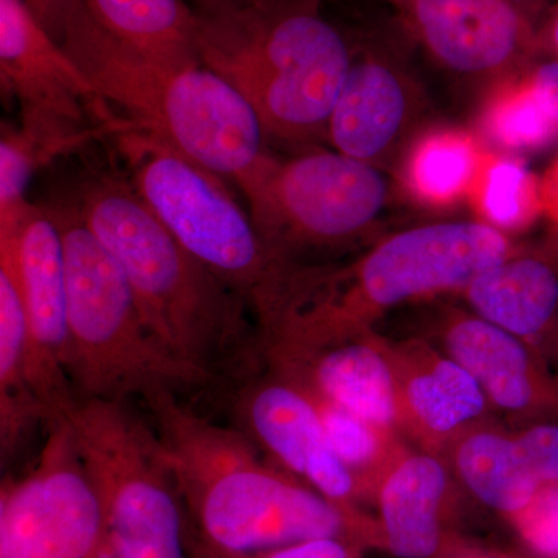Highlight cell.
I'll use <instances>...</instances> for the list:
<instances>
[{
	"instance_id": "14",
	"label": "cell",
	"mask_w": 558,
	"mask_h": 558,
	"mask_svg": "<svg viewBox=\"0 0 558 558\" xmlns=\"http://www.w3.org/2000/svg\"><path fill=\"white\" fill-rule=\"evenodd\" d=\"M0 238L13 242L31 332L32 388L49 424L76 400L68 376V275L61 227L53 207L31 204L16 229L0 231Z\"/></svg>"
},
{
	"instance_id": "29",
	"label": "cell",
	"mask_w": 558,
	"mask_h": 558,
	"mask_svg": "<svg viewBox=\"0 0 558 558\" xmlns=\"http://www.w3.org/2000/svg\"><path fill=\"white\" fill-rule=\"evenodd\" d=\"M515 517L532 548L545 557L558 558V486L542 488Z\"/></svg>"
},
{
	"instance_id": "19",
	"label": "cell",
	"mask_w": 558,
	"mask_h": 558,
	"mask_svg": "<svg viewBox=\"0 0 558 558\" xmlns=\"http://www.w3.org/2000/svg\"><path fill=\"white\" fill-rule=\"evenodd\" d=\"M473 314L532 347L553 343L558 329V230L512 253L464 290Z\"/></svg>"
},
{
	"instance_id": "9",
	"label": "cell",
	"mask_w": 558,
	"mask_h": 558,
	"mask_svg": "<svg viewBox=\"0 0 558 558\" xmlns=\"http://www.w3.org/2000/svg\"><path fill=\"white\" fill-rule=\"evenodd\" d=\"M264 240L286 259L314 250L354 244L368 236L389 197L379 168L336 149L270 157L240 186Z\"/></svg>"
},
{
	"instance_id": "31",
	"label": "cell",
	"mask_w": 558,
	"mask_h": 558,
	"mask_svg": "<svg viewBox=\"0 0 558 558\" xmlns=\"http://www.w3.org/2000/svg\"><path fill=\"white\" fill-rule=\"evenodd\" d=\"M537 57L558 60V0H553L537 25Z\"/></svg>"
},
{
	"instance_id": "35",
	"label": "cell",
	"mask_w": 558,
	"mask_h": 558,
	"mask_svg": "<svg viewBox=\"0 0 558 558\" xmlns=\"http://www.w3.org/2000/svg\"><path fill=\"white\" fill-rule=\"evenodd\" d=\"M32 13L51 32L54 0H24Z\"/></svg>"
},
{
	"instance_id": "13",
	"label": "cell",
	"mask_w": 558,
	"mask_h": 558,
	"mask_svg": "<svg viewBox=\"0 0 558 558\" xmlns=\"http://www.w3.org/2000/svg\"><path fill=\"white\" fill-rule=\"evenodd\" d=\"M403 31L442 68L512 78L537 60L539 17L519 0H389Z\"/></svg>"
},
{
	"instance_id": "20",
	"label": "cell",
	"mask_w": 558,
	"mask_h": 558,
	"mask_svg": "<svg viewBox=\"0 0 558 558\" xmlns=\"http://www.w3.org/2000/svg\"><path fill=\"white\" fill-rule=\"evenodd\" d=\"M447 488L449 470L429 451H407L388 470L377 495L385 538L395 556L428 558L436 553Z\"/></svg>"
},
{
	"instance_id": "30",
	"label": "cell",
	"mask_w": 558,
	"mask_h": 558,
	"mask_svg": "<svg viewBox=\"0 0 558 558\" xmlns=\"http://www.w3.org/2000/svg\"><path fill=\"white\" fill-rule=\"evenodd\" d=\"M191 558H352L347 539L315 538L253 554H216L191 545Z\"/></svg>"
},
{
	"instance_id": "22",
	"label": "cell",
	"mask_w": 558,
	"mask_h": 558,
	"mask_svg": "<svg viewBox=\"0 0 558 558\" xmlns=\"http://www.w3.org/2000/svg\"><path fill=\"white\" fill-rule=\"evenodd\" d=\"M449 450L459 480L499 512L517 515L546 487L521 433L509 435L478 424L459 435Z\"/></svg>"
},
{
	"instance_id": "10",
	"label": "cell",
	"mask_w": 558,
	"mask_h": 558,
	"mask_svg": "<svg viewBox=\"0 0 558 558\" xmlns=\"http://www.w3.org/2000/svg\"><path fill=\"white\" fill-rule=\"evenodd\" d=\"M0 558H110L97 484L68 418H53L35 465L0 490Z\"/></svg>"
},
{
	"instance_id": "36",
	"label": "cell",
	"mask_w": 558,
	"mask_h": 558,
	"mask_svg": "<svg viewBox=\"0 0 558 558\" xmlns=\"http://www.w3.org/2000/svg\"><path fill=\"white\" fill-rule=\"evenodd\" d=\"M519 2H523L524 5H527L529 9L534 11L538 17H542L543 13H545V10L548 9L549 3L553 2V0H519Z\"/></svg>"
},
{
	"instance_id": "11",
	"label": "cell",
	"mask_w": 558,
	"mask_h": 558,
	"mask_svg": "<svg viewBox=\"0 0 558 558\" xmlns=\"http://www.w3.org/2000/svg\"><path fill=\"white\" fill-rule=\"evenodd\" d=\"M0 80L20 102L21 131L49 160L100 134L89 110L105 101L24 0H0Z\"/></svg>"
},
{
	"instance_id": "3",
	"label": "cell",
	"mask_w": 558,
	"mask_h": 558,
	"mask_svg": "<svg viewBox=\"0 0 558 558\" xmlns=\"http://www.w3.org/2000/svg\"><path fill=\"white\" fill-rule=\"evenodd\" d=\"M75 207L126 275L146 326L175 359L218 379L259 354L244 301L172 236L131 180L98 172L81 186Z\"/></svg>"
},
{
	"instance_id": "34",
	"label": "cell",
	"mask_w": 558,
	"mask_h": 558,
	"mask_svg": "<svg viewBox=\"0 0 558 558\" xmlns=\"http://www.w3.org/2000/svg\"><path fill=\"white\" fill-rule=\"evenodd\" d=\"M258 0H193V10L199 16H218L229 11L244 9Z\"/></svg>"
},
{
	"instance_id": "38",
	"label": "cell",
	"mask_w": 558,
	"mask_h": 558,
	"mask_svg": "<svg viewBox=\"0 0 558 558\" xmlns=\"http://www.w3.org/2000/svg\"><path fill=\"white\" fill-rule=\"evenodd\" d=\"M260 2H275V0H260Z\"/></svg>"
},
{
	"instance_id": "27",
	"label": "cell",
	"mask_w": 558,
	"mask_h": 558,
	"mask_svg": "<svg viewBox=\"0 0 558 558\" xmlns=\"http://www.w3.org/2000/svg\"><path fill=\"white\" fill-rule=\"evenodd\" d=\"M484 215L501 230L524 226L542 209V191L521 161L502 159L487 172Z\"/></svg>"
},
{
	"instance_id": "7",
	"label": "cell",
	"mask_w": 558,
	"mask_h": 558,
	"mask_svg": "<svg viewBox=\"0 0 558 558\" xmlns=\"http://www.w3.org/2000/svg\"><path fill=\"white\" fill-rule=\"evenodd\" d=\"M513 250L492 223L451 220L413 227L385 238L357 263L329 270L317 295L278 326L303 333L373 328L384 312L407 301L468 289Z\"/></svg>"
},
{
	"instance_id": "21",
	"label": "cell",
	"mask_w": 558,
	"mask_h": 558,
	"mask_svg": "<svg viewBox=\"0 0 558 558\" xmlns=\"http://www.w3.org/2000/svg\"><path fill=\"white\" fill-rule=\"evenodd\" d=\"M47 424L31 381V332L13 242L0 238V440L2 458L28 429Z\"/></svg>"
},
{
	"instance_id": "16",
	"label": "cell",
	"mask_w": 558,
	"mask_h": 558,
	"mask_svg": "<svg viewBox=\"0 0 558 558\" xmlns=\"http://www.w3.org/2000/svg\"><path fill=\"white\" fill-rule=\"evenodd\" d=\"M436 339L475 377L488 403L523 418L558 422V376L538 349L473 312H449Z\"/></svg>"
},
{
	"instance_id": "26",
	"label": "cell",
	"mask_w": 558,
	"mask_h": 558,
	"mask_svg": "<svg viewBox=\"0 0 558 558\" xmlns=\"http://www.w3.org/2000/svg\"><path fill=\"white\" fill-rule=\"evenodd\" d=\"M472 142L457 132L418 140L407 160V182L421 199L447 202L468 189L475 172Z\"/></svg>"
},
{
	"instance_id": "12",
	"label": "cell",
	"mask_w": 558,
	"mask_h": 558,
	"mask_svg": "<svg viewBox=\"0 0 558 558\" xmlns=\"http://www.w3.org/2000/svg\"><path fill=\"white\" fill-rule=\"evenodd\" d=\"M266 368L310 395L405 433L389 341L373 328L299 336L277 333L259 344Z\"/></svg>"
},
{
	"instance_id": "1",
	"label": "cell",
	"mask_w": 558,
	"mask_h": 558,
	"mask_svg": "<svg viewBox=\"0 0 558 558\" xmlns=\"http://www.w3.org/2000/svg\"><path fill=\"white\" fill-rule=\"evenodd\" d=\"M142 400L196 532L191 545L253 554L307 539L348 538V506L279 468L241 428L202 417L170 389Z\"/></svg>"
},
{
	"instance_id": "4",
	"label": "cell",
	"mask_w": 558,
	"mask_h": 558,
	"mask_svg": "<svg viewBox=\"0 0 558 558\" xmlns=\"http://www.w3.org/2000/svg\"><path fill=\"white\" fill-rule=\"evenodd\" d=\"M197 51L248 101L267 137L310 148L328 142L354 49L323 16L322 0H258L197 14Z\"/></svg>"
},
{
	"instance_id": "2",
	"label": "cell",
	"mask_w": 558,
	"mask_h": 558,
	"mask_svg": "<svg viewBox=\"0 0 558 558\" xmlns=\"http://www.w3.org/2000/svg\"><path fill=\"white\" fill-rule=\"evenodd\" d=\"M51 33L132 130L238 186L270 159L269 137L255 110L211 69L165 64L138 53L102 31L83 0H54Z\"/></svg>"
},
{
	"instance_id": "18",
	"label": "cell",
	"mask_w": 558,
	"mask_h": 558,
	"mask_svg": "<svg viewBox=\"0 0 558 558\" xmlns=\"http://www.w3.org/2000/svg\"><path fill=\"white\" fill-rule=\"evenodd\" d=\"M389 355L398 380L405 433L429 453L449 449L486 414L487 396L461 363L427 340L391 343Z\"/></svg>"
},
{
	"instance_id": "5",
	"label": "cell",
	"mask_w": 558,
	"mask_h": 558,
	"mask_svg": "<svg viewBox=\"0 0 558 558\" xmlns=\"http://www.w3.org/2000/svg\"><path fill=\"white\" fill-rule=\"evenodd\" d=\"M120 135L132 185L172 236L244 301L259 339L315 295L325 267L275 252L223 179L143 132Z\"/></svg>"
},
{
	"instance_id": "23",
	"label": "cell",
	"mask_w": 558,
	"mask_h": 558,
	"mask_svg": "<svg viewBox=\"0 0 558 558\" xmlns=\"http://www.w3.org/2000/svg\"><path fill=\"white\" fill-rule=\"evenodd\" d=\"M92 20L153 60L171 65L202 64L197 14L185 0H83Z\"/></svg>"
},
{
	"instance_id": "25",
	"label": "cell",
	"mask_w": 558,
	"mask_h": 558,
	"mask_svg": "<svg viewBox=\"0 0 558 558\" xmlns=\"http://www.w3.org/2000/svg\"><path fill=\"white\" fill-rule=\"evenodd\" d=\"M310 396L317 405L333 449L357 481L359 490L374 488L377 492L388 470L409 451L400 446L398 433L366 421L328 400Z\"/></svg>"
},
{
	"instance_id": "24",
	"label": "cell",
	"mask_w": 558,
	"mask_h": 558,
	"mask_svg": "<svg viewBox=\"0 0 558 558\" xmlns=\"http://www.w3.org/2000/svg\"><path fill=\"white\" fill-rule=\"evenodd\" d=\"M515 86L490 102L481 130L499 148L532 153L558 145V113L527 69L515 76Z\"/></svg>"
},
{
	"instance_id": "32",
	"label": "cell",
	"mask_w": 558,
	"mask_h": 558,
	"mask_svg": "<svg viewBox=\"0 0 558 558\" xmlns=\"http://www.w3.org/2000/svg\"><path fill=\"white\" fill-rule=\"evenodd\" d=\"M527 72L539 89L545 92L558 113V60L534 62Z\"/></svg>"
},
{
	"instance_id": "37",
	"label": "cell",
	"mask_w": 558,
	"mask_h": 558,
	"mask_svg": "<svg viewBox=\"0 0 558 558\" xmlns=\"http://www.w3.org/2000/svg\"><path fill=\"white\" fill-rule=\"evenodd\" d=\"M550 347H554V352H556L558 359V329L556 336H554L553 343H550Z\"/></svg>"
},
{
	"instance_id": "33",
	"label": "cell",
	"mask_w": 558,
	"mask_h": 558,
	"mask_svg": "<svg viewBox=\"0 0 558 558\" xmlns=\"http://www.w3.org/2000/svg\"><path fill=\"white\" fill-rule=\"evenodd\" d=\"M539 191H542L543 211L548 213L558 230V159L550 165L545 180L539 185Z\"/></svg>"
},
{
	"instance_id": "8",
	"label": "cell",
	"mask_w": 558,
	"mask_h": 558,
	"mask_svg": "<svg viewBox=\"0 0 558 558\" xmlns=\"http://www.w3.org/2000/svg\"><path fill=\"white\" fill-rule=\"evenodd\" d=\"M62 416L100 492L110 558H191L189 517L153 424L128 400L76 399Z\"/></svg>"
},
{
	"instance_id": "6",
	"label": "cell",
	"mask_w": 558,
	"mask_h": 558,
	"mask_svg": "<svg viewBox=\"0 0 558 558\" xmlns=\"http://www.w3.org/2000/svg\"><path fill=\"white\" fill-rule=\"evenodd\" d=\"M68 275V376L81 400L146 398L207 387L215 377L180 362L153 336L126 275L75 204L53 207Z\"/></svg>"
},
{
	"instance_id": "15",
	"label": "cell",
	"mask_w": 558,
	"mask_h": 558,
	"mask_svg": "<svg viewBox=\"0 0 558 558\" xmlns=\"http://www.w3.org/2000/svg\"><path fill=\"white\" fill-rule=\"evenodd\" d=\"M241 428L267 458L326 498L348 506L360 494L319 416L317 405L299 385L266 368L250 377L234 396Z\"/></svg>"
},
{
	"instance_id": "17",
	"label": "cell",
	"mask_w": 558,
	"mask_h": 558,
	"mask_svg": "<svg viewBox=\"0 0 558 558\" xmlns=\"http://www.w3.org/2000/svg\"><path fill=\"white\" fill-rule=\"evenodd\" d=\"M417 98V86L399 61L377 49L354 50L330 117L329 145L380 168L413 128Z\"/></svg>"
},
{
	"instance_id": "28",
	"label": "cell",
	"mask_w": 558,
	"mask_h": 558,
	"mask_svg": "<svg viewBox=\"0 0 558 558\" xmlns=\"http://www.w3.org/2000/svg\"><path fill=\"white\" fill-rule=\"evenodd\" d=\"M44 150L21 128H2L0 137V231L16 229L32 202L27 189L33 174L46 165Z\"/></svg>"
}]
</instances>
